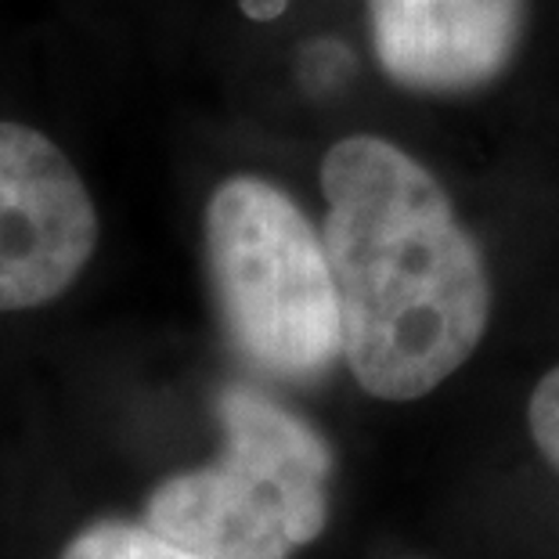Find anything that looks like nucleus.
Instances as JSON below:
<instances>
[{"label": "nucleus", "mask_w": 559, "mask_h": 559, "mask_svg": "<svg viewBox=\"0 0 559 559\" xmlns=\"http://www.w3.org/2000/svg\"><path fill=\"white\" fill-rule=\"evenodd\" d=\"M343 361L379 401H419L480 347L491 275L437 177L394 141L354 134L321 159Z\"/></svg>", "instance_id": "obj_1"}, {"label": "nucleus", "mask_w": 559, "mask_h": 559, "mask_svg": "<svg viewBox=\"0 0 559 559\" xmlns=\"http://www.w3.org/2000/svg\"><path fill=\"white\" fill-rule=\"evenodd\" d=\"M224 451L148 495L145 523L202 559H289L329 523L332 451L311 423L253 386L217 397Z\"/></svg>", "instance_id": "obj_2"}, {"label": "nucleus", "mask_w": 559, "mask_h": 559, "mask_svg": "<svg viewBox=\"0 0 559 559\" xmlns=\"http://www.w3.org/2000/svg\"><path fill=\"white\" fill-rule=\"evenodd\" d=\"M202 239L221 321L257 372L314 383L343 358L325 235L278 185L253 174L217 185Z\"/></svg>", "instance_id": "obj_3"}, {"label": "nucleus", "mask_w": 559, "mask_h": 559, "mask_svg": "<svg viewBox=\"0 0 559 559\" xmlns=\"http://www.w3.org/2000/svg\"><path fill=\"white\" fill-rule=\"evenodd\" d=\"M98 246V210L51 138L0 120V314L51 304Z\"/></svg>", "instance_id": "obj_4"}, {"label": "nucleus", "mask_w": 559, "mask_h": 559, "mask_svg": "<svg viewBox=\"0 0 559 559\" xmlns=\"http://www.w3.org/2000/svg\"><path fill=\"white\" fill-rule=\"evenodd\" d=\"M383 73L404 91L469 94L513 66L527 0H365Z\"/></svg>", "instance_id": "obj_5"}, {"label": "nucleus", "mask_w": 559, "mask_h": 559, "mask_svg": "<svg viewBox=\"0 0 559 559\" xmlns=\"http://www.w3.org/2000/svg\"><path fill=\"white\" fill-rule=\"evenodd\" d=\"M62 559H202L181 545L166 542L148 523H123V520H102L80 531L66 545Z\"/></svg>", "instance_id": "obj_6"}, {"label": "nucleus", "mask_w": 559, "mask_h": 559, "mask_svg": "<svg viewBox=\"0 0 559 559\" xmlns=\"http://www.w3.org/2000/svg\"><path fill=\"white\" fill-rule=\"evenodd\" d=\"M527 423L545 462L559 473V368H552L549 376H542V383L534 386L531 404H527Z\"/></svg>", "instance_id": "obj_7"}]
</instances>
